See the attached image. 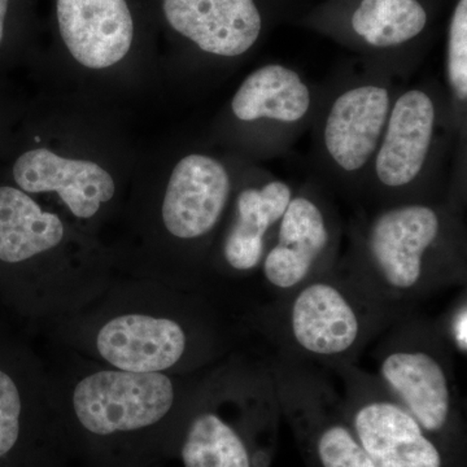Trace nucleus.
Instances as JSON below:
<instances>
[{
  "label": "nucleus",
  "mask_w": 467,
  "mask_h": 467,
  "mask_svg": "<svg viewBox=\"0 0 467 467\" xmlns=\"http://www.w3.org/2000/svg\"><path fill=\"white\" fill-rule=\"evenodd\" d=\"M41 334L107 367L183 376L232 358L236 327L207 292L117 275L97 300Z\"/></svg>",
  "instance_id": "nucleus-1"
},
{
  "label": "nucleus",
  "mask_w": 467,
  "mask_h": 467,
  "mask_svg": "<svg viewBox=\"0 0 467 467\" xmlns=\"http://www.w3.org/2000/svg\"><path fill=\"white\" fill-rule=\"evenodd\" d=\"M460 199L370 208L353 218L343 269L402 317L432 292L462 284L466 227Z\"/></svg>",
  "instance_id": "nucleus-2"
},
{
  "label": "nucleus",
  "mask_w": 467,
  "mask_h": 467,
  "mask_svg": "<svg viewBox=\"0 0 467 467\" xmlns=\"http://www.w3.org/2000/svg\"><path fill=\"white\" fill-rule=\"evenodd\" d=\"M42 353L61 422L92 441L140 438L192 417L229 361L182 376L119 370L50 342Z\"/></svg>",
  "instance_id": "nucleus-3"
},
{
  "label": "nucleus",
  "mask_w": 467,
  "mask_h": 467,
  "mask_svg": "<svg viewBox=\"0 0 467 467\" xmlns=\"http://www.w3.org/2000/svg\"><path fill=\"white\" fill-rule=\"evenodd\" d=\"M465 171L466 146L457 137L444 86L434 81L400 88L361 201L370 208L462 201Z\"/></svg>",
  "instance_id": "nucleus-4"
},
{
  "label": "nucleus",
  "mask_w": 467,
  "mask_h": 467,
  "mask_svg": "<svg viewBox=\"0 0 467 467\" xmlns=\"http://www.w3.org/2000/svg\"><path fill=\"white\" fill-rule=\"evenodd\" d=\"M239 184L216 156L192 152L178 160L153 216L146 259L126 275L207 290L212 251Z\"/></svg>",
  "instance_id": "nucleus-5"
},
{
  "label": "nucleus",
  "mask_w": 467,
  "mask_h": 467,
  "mask_svg": "<svg viewBox=\"0 0 467 467\" xmlns=\"http://www.w3.org/2000/svg\"><path fill=\"white\" fill-rule=\"evenodd\" d=\"M272 325L285 359L337 368L355 364L367 344L398 321L337 265L281 297Z\"/></svg>",
  "instance_id": "nucleus-6"
},
{
  "label": "nucleus",
  "mask_w": 467,
  "mask_h": 467,
  "mask_svg": "<svg viewBox=\"0 0 467 467\" xmlns=\"http://www.w3.org/2000/svg\"><path fill=\"white\" fill-rule=\"evenodd\" d=\"M324 88L312 124L316 178L331 193L361 202L368 171L382 140L399 78L362 63Z\"/></svg>",
  "instance_id": "nucleus-7"
},
{
  "label": "nucleus",
  "mask_w": 467,
  "mask_h": 467,
  "mask_svg": "<svg viewBox=\"0 0 467 467\" xmlns=\"http://www.w3.org/2000/svg\"><path fill=\"white\" fill-rule=\"evenodd\" d=\"M442 0H324L295 24L400 79L425 57Z\"/></svg>",
  "instance_id": "nucleus-8"
},
{
  "label": "nucleus",
  "mask_w": 467,
  "mask_h": 467,
  "mask_svg": "<svg viewBox=\"0 0 467 467\" xmlns=\"http://www.w3.org/2000/svg\"><path fill=\"white\" fill-rule=\"evenodd\" d=\"M376 352L377 378L427 432L450 425L456 409L453 348L441 326L405 315Z\"/></svg>",
  "instance_id": "nucleus-9"
},
{
  "label": "nucleus",
  "mask_w": 467,
  "mask_h": 467,
  "mask_svg": "<svg viewBox=\"0 0 467 467\" xmlns=\"http://www.w3.org/2000/svg\"><path fill=\"white\" fill-rule=\"evenodd\" d=\"M169 32L192 50L223 61L256 52L272 30L296 21L309 0H156Z\"/></svg>",
  "instance_id": "nucleus-10"
},
{
  "label": "nucleus",
  "mask_w": 467,
  "mask_h": 467,
  "mask_svg": "<svg viewBox=\"0 0 467 467\" xmlns=\"http://www.w3.org/2000/svg\"><path fill=\"white\" fill-rule=\"evenodd\" d=\"M322 94V86L310 85L285 64L266 63L252 70L230 101V113L244 129L251 156L265 160L287 152L312 128Z\"/></svg>",
  "instance_id": "nucleus-11"
},
{
  "label": "nucleus",
  "mask_w": 467,
  "mask_h": 467,
  "mask_svg": "<svg viewBox=\"0 0 467 467\" xmlns=\"http://www.w3.org/2000/svg\"><path fill=\"white\" fill-rule=\"evenodd\" d=\"M343 230L331 192L317 178L295 189L260 266L267 287L284 297L333 269Z\"/></svg>",
  "instance_id": "nucleus-12"
},
{
  "label": "nucleus",
  "mask_w": 467,
  "mask_h": 467,
  "mask_svg": "<svg viewBox=\"0 0 467 467\" xmlns=\"http://www.w3.org/2000/svg\"><path fill=\"white\" fill-rule=\"evenodd\" d=\"M295 189L254 165L239 184L209 261L207 291L221 303L235 279L259 272Z\"/></svg>",
  "instance_id": "nucleus-13"
},
{
  "label": "nucleus",
  "mask_w": 467,
  "mask_h": 467,
  "mask_svg": "<svg viewBox=\"0 0 467 467\" xmlns=\"http://www.w3.org/2000/svg\"><path fill=\"white\" fill-rule=\"evenodd\" d=\"M334 370L352 405L356 438L374 467H442L438 447L376 376L353 365Z\"/></svg>",
  "instance_id": "nucleus-14"
},
{
  "label": "nucleus",
  "mask_w": 467,
  "mask_h": 467,
  "mask_svg": "<svg viewBox=\"0 0 467 467\" xmlns=\"http://www.w3.org/2000/svg\"><path fill=\"white\" fill-rule=\"evenodd\" d=\"M58 38L79 66L107 69L133 50L140 33L137 0H55Z\"/></svg>",
  "instance_id": "nucleus-15"
},
{
  "label": "nucleus",
  "mask_w": 467,
  "mask_h": 467,
  "mask_svg": "<svg viewBox=\"0 0 467 467\" xmlns=\"http://www.w3.org/2000/svg\"><path fill=\"white\" fill-rule=\"evenodd\" d=\"M14 180L26 193H57L78 221L98 220L116 196L112 175L97 162L63 158L47 149L27 150L14 165Z\"/></svg>",
  "instance_id": "nucleus-16"
},
{
  "label": "nucleus",
  "mask_w": 467,
  "mask_h": 467,
  "mask_svg": "<svg viewBox=\"0 0 467 467\" xmlns=\"http://www.w3.org/2000/svg\"><path fill=\"white\" fill-rule=\"evenodd\" d=\"M72 230L29 193L0 186V272L17 265L36 247L63 241Z\"/></svg>",
  "instance_id": "nucleus-17"
},
{
  "label": "nucleus",
  "mask_w": 467,
  "mask_h": 467,
  "mask_svg": "<svg viewBox=\"0 0 467 467\" xmlns=\"http://www.w3.org/2000/svg\"><path fill=\"white\" fill-rule=\"evenodd\" d=\"M229 364L216 389L190 417L181 448L184 467H252L242 436L217 411L216 393Z\"/></svg>",
  "instance_id": "nucleus-18"
},
{
  "label": "nucleus",
  "mask_w": 467,
  "mask_h": 467,
  "mask_svg": "<svg viewBox=\"0 0 467 467\" xmlns=\"http://www.w3.org/2000/svg\"><path fill=\"white\" fill-rule=\"evenodd\" d=\"M444 90L460 143L467 129V0H454L445 38Z\"/></svg>",
  "instance_id": "nucleus-19"
},
{
  "label": "nucleus",
  "mask_w": 467,
  "mask_h": 467,
  "mask_svg": "<svg viewBox=\"0 0 467 467\" xmlns=\"http://www.w3.org/2000/svg\"><path fill=\"white\" fill-rule=\"evenodd\" d=\"M322 467H374L356 435L342 423L326 425L316 442Z\"/></svg>",
  "instance_id": "nucleus-20"
},
{
  "label": "nucleus",
  "mask_w": 467,
  "mask_h": 467,
  "mask_svg": "<svg viewBox=\"0 0 467 467\" xmlns=\"http://www.w3.org/2000/svg\"><path fill=\"white\" fill-rule=\"evenodd\" d=\"M441 328L451 348L459 350L461 355L465 356L467 352V308L465 299L457 304L456 308L451 310L447 322L441 324Z\"/></svg>",
  "instance_id": "nucleus-21"
},
{
  "label": "nucleus",
  "mask_w": 467,
  "mask_h": 467,
  "mask_svg": "<svg viewBox=\"0 0 467 467\" xmlns=\"http://www.w3.org/2000/svg\"><path fill=\"white\" fill-rule=\"evenodd\" d=\"M30 0H0V47L5 45L17 15L26 14Z\"/></svg>",
  "instance_id": "nucleus-22"
}]
</instances>
